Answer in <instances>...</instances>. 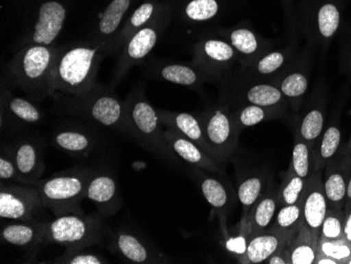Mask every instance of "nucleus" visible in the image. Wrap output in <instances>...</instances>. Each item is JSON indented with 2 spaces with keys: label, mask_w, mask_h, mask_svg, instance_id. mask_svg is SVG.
<instances>
[{
  "label": "nucleus",
  "mask_w": 351,
  "mask_h": 264,
  "mask_svg": "<svg viewBox=\"0 0 351 264\" xmlns=\"http://www.w3.org/2000/svg\"><path fill=\"white\" fill-rule=\"evenodd\" d=\"M110 52V41L95 39L58 49L52 71L54 95L80 96L93 90L101 60Z\"/></svg>",
  "instance_id": "f257e3e1"
},
{
  "label": "nucleus",
  "mask_w": 351,
  "mask_h": 264,
  "mask_svg": "<svg viewBox=\"0 0 351 264\" xmlns=\"http://www.w3.org/2000/svg\"><path fill=\"white\" fill-rule=\"evenodd\" d=\"M57 53L54 45H23L7 64L8 82L23 90L33 101L53 97L52 71Z\"/></svg>",
  "instance_id": "f03ea898"
},
{
  "label": "nucleus",
  "mask_w": 351,
  "mask_h": 264,
  "mask_svg": "<svg viewBox=\"0 0 351 264\" xmlns=\"http://www.w3.org/2000/svg\"><path fill=\"white\" fill-rule=\"evenodd\" d=\"M126 115V133L143 149L167 163L177 165L178 156L173 153L161 128L158 110L145 98L140 86L134 88L124 100Z\"/></svg>",
  "instance_id": "7ed1b4c3"
},
{
  "label": "nucleus",
  "mask_w": 351,
  "mask_h": 264,
  "mask_svg": "<svg viewBox=\"0 0 351 264\" xmlns=\"http://www.w3.org/2000/svg\"><path fill=\"white\" fill-rule=\"evenodd\" d=\"M56 111L101 124L116 131L125 132V104L110 86L97 84L80 96L55 94Z\"/></svg>",
  "instance_id": "20e7f679"
},
{
  "label": "nucleus",
  "mask_w": 351,
  "mask_h": 264,
  "mask_svg": "<svg viewBox=\"0 0 351 264\" xmlns=\"http://www.w3.org/2000/svg\"><path fill=\"white\" fill-rule=\"evenodd\" d=\"M94 169L77 165L40 180L36 188L45 208L55 216L82 211L80 204L86 198V188Z\"/></svg>",
  "instance_id": "39448f33"
},
{
  "label": "nucleus",
  "mask_w": 351,
  "mask_h": 264,
  "mask_svg": "<svg viewBox=\"0 0 351 264\" xmlns=\"http://www.w3.org/2000/svg\"><path fill=\"white\" fill-rule=\"evenodd\" d=\"M104 232V222L97 215H86L84 211L66 213L45 221V242L66 248H86L101 242Z\"/></svg>",
  "instance_id": "423d86ee"
},
{
  "label": "nucleus",
  "mask_w": 351,
  "mask_h": 264,
  "mask_svg": "<svg viewBox=\"0 0 351 264\" xmlns=\"http://www.w3.org/2000/svg\"><path fill=\"white\" fill-rule=\"evenodd\" d=\"M205 139L215 158L224 165L234 155L240 132L237 129L232 112L226 106H215L200 117Z\"/></svg>",
  "instance_id": "0eeeda50"
},
{
  "label": "nucleus",
  "mask_w": 351,
  "mask_h": 264,
  "mask_svg": "<svg viewBox=\"0 0 351 264\" xmlns=\"http://www.w3.org/2000/svg\"><path fill=\"white\" fill-rule=\"evenodd\" d=\"M47 208L35 185L5 182L0 184V217L10 221L41 220Z\"/></svg>",
  "instance_id": "6e6552de"
},
{
  "label": "nucleus",
  "mask_w": 351,
  "mask_h": 264,
  "mask_svg": "<svg viewBox=\"0 0 351 264\" xmlns=\"http://www.w3.org/2000/svg\"><path fill=\"white\" fill-rule=\"evenodd\" d=\"M165 23L160 15L156 16L147 25L134 33L122 47L121 53L116 64L112 86H116L129 72L130 69L145 60L157 45L162 34Z\"/></svg>",
  "instance_id": "1a4fd4ad"
},
{
  "label": "nucleus",
  "mask_w": 351,
  "mask_h": 264,
  "mask_svg": "<svg viewBox=\"0 0 351 264\" xmlns=\"http://www.w3.org/2000/svg\"><path fill=\"white\" fill-rule=\"evenodd\" d=\"M191 178L196 181L203 197L220 218L222 230H226L228 214L234 206V194L232 189L226 182L224 175L215 174L206 169L191 167Z\"/></svg>",
  "instance_id": "9d476101"
},
{
  "label": "nucleus",
  "mask_w": 351,
  "mask_h": 264,
  "mask_svg": "<svg viewBox=\"0 0 351 264\" xmlns=\"http://www.w3.org/2000/svg\"><path fill=\"white\" fill-rule=\"evenodd\" d=\"M7 145L23 183L36 187L45 171L41 141L38 138L25 136Z\"/></svg>",
  "instance_id": "9b49d317"
},
{
  "label": "nucleus",
  "mask_w": 351,
  "mask_h": 264,
  "mask_svg": "<svg viewBox=\"0 0 351 264\" xmlns=\"http://www.w3.org/2000/svg\"><path fill=\"white\" fill-rule=\"evenodd\" d=\"M68 10L61 0H43L37 10L36 21L25 45H53L62 31Z\"/></svg>",
  "instance_id": "f8f14e48"
},
{
  "label": "nucleus",
  "mask_w": 351,
  "mask_h": 264,
  "mask_svg": "<svg viewBox=\"0 0 351 264\" xmlns=\"http://www.w3.org/2000/svg\"><path fill=\"white\" fill-rule=\"evenodd\" d=\"M35 101L13 93L3 86L1 90V129L21 131L25 128L40 123L43 119V111L34 104Z\"/></svg>",
  "instance_id": "ddd939ff"
},
{
  "label": "nucleus",
  "mask_w": 351,
  "mask_h": 264,
  "mask_svg": "<svg viewBox=\"0 0 351 264\" xmlns=\"http://www.w3.org/2000/svg\"><path fill=\"white\" fill-rule=\"evenodd\" d=\"M86 198L97 208L99 215L110 217L122 206L121 194L117 179L110 169H95L86 188Z\"/></svg>",
  "instance_id": "4468645a"
},
{
  "label": "nucleus",
  "mask_w": 351,
  "mask_h": 264,
  "mask_svg": "<svg viewBox=\"0 0 351 264\" xmlns=\"http://www.w3.org/2000/svg\"><path fill=\"white\" fill-rule=\"evenodd\" d=\"M112 250L122 259L132 263H165L167 258L136 232L125 228L118 230L112 237Z\"/></svg>",
  "instance_id": "2eb2a0df"
},
{
  "label": "nucleus",
  "mask_w": 351,
  "mask_h": 264,
  "mask_svg": "<svg viewBox=\"0 0 351 264\" xmlns=\"http://www.w3.org/2000/svg\"><path fill=\"white\" fill-rule=\"evenodd\" d=\"M328 208L322 171H317L307 180L304 195L302 198L303 222L317 237L320 234L321 226Z\"/></svg>",
  "instance_id": "dca6fc26"
},
{
  "label": "nucleus",
  "mask_w": 351,
  "mask_h": 264,
  "mask_svg": "<svg viewBox=\"0 0 351 264\" xmlns=\"http://www.w3.org/2000/svg\"><path fill=\"white\" fill-rule=\"evenodd\" d=\"M236 56L232 45L222 39H205L195 49V62L206 74L220 75L226 72Z\"/></svg>",
  "instance_id": "f3484780"
},
{
  "label": "nucleus",
  "mask_w": 351,
  "mask_h": 264,
  "mask_svg": "<svg viewBox=\"0 0 351 264\" xmlns=\"http://www.w3.org/2000/svg\"><path fill=\"white\" fill-rule=\"evenodd\" d=\"M165 134L169 147L179 158L182 159L191 167L206 169L215 174L226 175L223 165L212 155L205 152L202 147L189 141L175 130L169 129L165 131Z\"/></svg>",
  "instance_id": "a211bd4d"
},
{
  "label": "nucleus",
  "mask_w": 351,
  "mask_h": 264,
  "mask_svg": "<svg viewBox=\"0 0 351 264\" xmlns=\"http://www.w3.org/2000/svg\"><path fill=\"white\" fill-rule=\"evenodd\" d=\"M52 143L55 147L71 156L86 157L97 147L98 138L88 128L64 125L55 130Z\"/></svg>",
  "instance_id": "6ab92c4d"
},
{
  "label": "nucleus",
  "mask_w": 351,
  "mask_h": 264,
  "mask_svg": "<svg viewBox=\"0 0 351 264\" xmlns=\"http://www.w3.org/2000/svg\"><path fill=\"white\" fill-rule=\"evenodd\" d=\"M280 206L281 204L278 197V191L269 187L260 197L259 200L252 206L245 218L241 219L240 230H245L252 237L259 232L269 230Z\"/></svg>",
  "instance_id": "aec40b11"
},
{
  "label": "nucleus",
  "mask_w": 351,
  "mask_h": 264,
  "mask_svg": "<svg viewBox=\"0 0 351 264\" xmlns=\"http://www.w3.org/2000/svg\"><path fill=\"white\" fill-rule=\"evenodd\" d=\"M293 238L274 230L259 232L250 238L246 253L239 258L238 262L242 264L265 263L270 256L287 248Z\"/></svg>",
  "instance_id": "412c9836"
},
{
  "label": "nucleus",
  "mask_w": 351,
  "mask_h": 264,
  "mask_svg": "<svg viewBox=\"0 0 351 264\" xmlns=\"http://www.w3.org/2000/svg\"><path fill=\"white\" fill-rule=\"evenodd\" d=\"M324 169L323 183L329 208H344L347 184L351 176V158L332 159Z\"/></svg>",
  "instance_id": "4be33fe9"
},
{
  "label": "nucleus",
  "mask_w": 351,
  "mask_h": 264,
  "mask_svg": "<svg viewBox=\"0 0 351 264\" xmlns=\"http://www.w3.org/2000/svg\"><path fill=\"white\" fill-rule=\"evenodd\" d=\"M47 220L11 221L3 226L1 240L19 248H32L45 244Z\"/></svg>",
  "instance_id": "5701e85b"
},
{
  "label": "nucleus",
  "mask_w": 351,
  "mask_h": 264,
  "mask_svg": "<svg viewBox=\"0 0 351 264\" xmlns=\"http://www.w3.org/2000/svg\"><path fill=\"white\" fill-rule=\"evenodd\" d=\"M158 114H159L161 122L165 124L169 129L178 132L179 134L196 143L214 157L212 149L205 139L200 118L189 113H176V112L163 111V110H158Z\"/></svg>",
  "instance_id": "b1692460"
},
{
  "label": "nucleus",
  "mask_w": 351,
  "mask_h": 264,
  "mask_svg": "<svg viewBox=\"0 0 351 264\" xmlns=\"http://www.w3.org/2000/svg\"><path fill=\"white\" fill-rule=\"evenodd\" d=\"M135 0H112L104 10L97 25L95 40L110 41L118 33L126 13Z\"/></svg>",
  "instance_id": "393cba45"
},
{
  "label": "nucleus",
  "mask_w": 351,
  "mask_h": 264,
  "mask_svg": "<svg viewBox=\"0 0 351 264\" xmlns=\"http://www.w3.org/2000/svg\"><path fill=\"white\" fill-rule=\"evenodd\" d=\"M317 240L319 237L313 235L302 221L297 234L287 246L291 264H315L319 254Z\"/></svg>",
  "instance_id": "a878e982"
},
{
  "label": "nucleus",
  "mask_w": 351,
  "mask_h": 264,
  "mask_svg": "<svg viewBox=\"0 0 351 264\" xmlns=\"http://www.w3.org/2000/svg\"><path fill=\"white\" fill-rule=\"evenodd\" d=\"M157 14V5L154 1H145L141 3L135 11L132 13L131 16L123 23L121 29L118 31L112 40H110V52L114 50L122 48L126 40L137 32L138 29L145 27L149 23Z\"/></svg>",
  "instance_id": "bb28decb"
},
{
  "label": "nucleus",
  "mask_w": 351,
  "mask_h": 264,
  "mask_svg": "<svg viewBox=\"0 0 351 264\" xmlns=\"http://www.w3.org/2000/svg\"><path fill=\"white\" fill-rule=\"evenodd\" d=\"M268 189L267 178L259 173H248L239 177L237 198L243 208L242 219Z\"/></svg>",
  "instance_id": "cd10ccee"
},
{
  "label": "nucleus",
  "mask_w": 351,
  "mask_h": 264,
  "mask_svg": "<svg viewBox=\"0 0 351 264\" xmlns=\"http://www.w3.org/2000/svg\"><path fill=\"white\" fill-rule=\"evenodd\" d=\"M156 76L159 80L179 84V86H195L204 80V71L194 66L184 64H165L155 69Z\"/></svg>",
  "instance_id": "c85d7f7f"
},
{
  "label": "nucleus",
  "mask_w": 351,
  "mask_h": 264,
  "mask_svg": "<svg viewBox=\"0 0 351 264\" xmlns=\"http://www.w3.org/2000/svg\"><path fill=\"white\" fill-rule=\"evenodd\" d=\"M317 149L315 151V172L323 171L329 161L332 160L338 154L342 143V132L338 122L331 121L319 139Z\"/></svg>",
  "instance_id": "c756f323"
},
{
  "label": "nucleus",
  "mask_w": 351,
  "mask_h": 264,
  "mask_svg": "<svg viewBox=\"0 0 351 264\" xmlns=\"http://www.w3.org/2000/svg\"><path fill=\"white\" fill-rule=\"evenodd\" d=\"M324 108L320 106H313L302 118L295 136L315 147V143L320 139L324 131Z\"/></svg>",
  "instance_id": "7c9ffc66"
},
{
  "label": "nucleus",
  "mask_w": 351,
  "mask_h": 264,
  "mask_svg": "<svg viewBox=\"0 0 351 264\" xmlns=\"http://www.w3.org/2000/svg\"><path fill=\"white\" fill-rule=\"evenodd\" d=\"M289 169L305 180H308L309 177L315 172V149L297 136L295 137Z\"/></svg>",
  "instance_id": "2f4dec72"
},
{
  "label": "nucleus",
  "mask_w": 351,
  "mask_h": 264,
  "mask_svg": "<svg viewBox=\"0 0 351 264\" xmlns=\"http://www.w3.org/2000/svg\"><path fill=\"white\" fill-rule=\"evenodd\" d=\"M302 221H303L302 201L295 204H284L278 210L270 230H277L285 235L295 237Z\"/></svg>",
  "instance_id": "473e14b6"
},
{
  "label": "nucleus",
  "mask_w": 351,
  "mask_h": 264,
  "mask_svg": "<svg viewBox=\"0 0 351 264\" xmlns=\"http://www.w3.org/2000/svg\"><path fill=\"white\" fill-rule=\"evenodd\" d=\"M341 25V12L336 3H325L317 10V37L323 43L330 40Z\"/></svg>",
  "instance_id": "72a5a7b5"
},
{
  "label": "nucleus",
  "mask_w": 351,
  "mask_h": 264,
  "mask_svg": "<svg viewBox=\"0 0 351 264\" xmlns=\"http://www.w3.org/2000/svg\"><path fill=\"white\" fill-rule=\"evenodd\" d=\"M244 97L250 104L274 108L283 102L284 95L277 86L268 84H258L250 86L244 93Z\"/></svg>",
  "instance_id": "f704fd0d"
},
{
  "label": "nucleus",
  "mask_w": 351,
  "mask_h": 264,
  "mask_svg": "<svg viewBox=\"0 0 351 264\" xmlns=\"http://www.w3.org/2000/svg\"><path fill=\"white\" fill-rule=\"evenodd\" d=\"M307 180L298 176L297 174L289 169L285 177L282 180L281 187L278 190L280 204H295L301 202L305 188H306Z\"/></svg>",
  "instance_id": "c9c22d12"
},
{
  "label": "nucleus",
  "mask_w": 351,
  "mask_h": 264,
  "mask_svg": "<svg viewBox=\"0 0 351 264\" xmlns=\"http://www.w3.org/2000/svg\"><path fill=\"white\" fill-rule=\"evenodd\" d=\"M271 108H263L256 104H248L232 114L234 123L239 132L243 131L247 128L254 127L271 116Z\"/></svg>",
  "instance_id": "e433bc0d"
},
{
  "label": "nucleus",
  "mask_w": 351,
  "mask_h": 264,
  "mask_svg": "<svg viewBox=\"0 0 351 264\" xmlns=\"http://www.w3.org/2000/svg\"><path fill=\"white\" fill-rule=\"evenodd\" d=\"M228 37V43L232 45V48L242 56L252 57L259 51V39L250 29L245 27L234 29L230 31Z\"/></svg>",
  "instance_id": "4c0bfd02"
},
{
  "label": "nucleus",
  "mask_w": 351,
  "mask_h": 264,
  "mask_svg": "<svg viewBox=\"0 0 351 264\" xmlns=\"http://www.w3.org/2000/svg\"><path fill=\"white\" fill-rule=\"evenodd\" d=\"M346 214L344 208H328L323 220L319 238L327 240L342 239L344 236Z\"/></svg>",
  "instance_id": "58836bf2"
},
{
  "label": "nucleus",
  "mask_w": 351,
  "mask_h": 264,
  "mask_svg": "<svg viewBox=\"0 0 351 264\" xmlns=\"http://www.w3.org/2000/svg\"><path fill=\"white\" fill-rule=\"evenodd\" d=\"M284 97L291 100L300 99L306 94L308 77L303 72H293L286 75L279 86Z\"/></svg>",
  "instance_id": "ea45409f"
},
{
  "label": "nucleus",
  "mask_w": 351,
  "mask_h": 264,
  "mask_svg": "<svg viewBox=\"0 0 351 264\" xmlns=\"http://www.w3.org/2000/svg\"><path fill=\"white\" fill-rule=\"evenodd\" d=\"M319 254L337 260L339 264H346L351 257V243L344 238L338 240H327L319 238L317 240Z\"/></svg>",
  "instance_id": "a19ab883"
},
{
  "label": "nucleus",
  "mask_w": 351,
  "mask_h": 264,
  "mask_svg": "<svg viewBox=\"0 0 351 264\" xmlns=\"http://www.w3.org/2000/svg\"><path fill=\"white\" fill-rule=\"evenodd\" d=\"M219 12L217 0H191L185 7L184 13L191 21H206L214 19Z\"/></svg>",
  "instance_id": "79ce46f5"
},
{
  "label": "nucleus",
  "mask_w": 351,
  "mask_h": 264,
  "mask_svg": "<svg viewBox=\"0 0 351 264\" xmlns=\"http://www.w3.org/2000/svg\"><path fill=\"white\" fill-rule=\"evenodd\" d=\"M86 248H66V251L55 260L62 264H104L106 260L98 254L84 251Z\"/></svg>",
  "instance_id": "37998d69"
},
{
  "label": "nucleus",
  "mask_w": 351,
  "mask_h": 264,
  "mask_svg": "<svg viewBox=\"0 0 351 264\" xmlns=\"http://www.w3.org/2000/svg\"><path fill=\"white\" fill-rule=\"evenodd\" d=\"M0 179L5 182L25 184L7 145H3L0 151Z\"/></svg>",
  "instance_id": "c03bdc74"
},
{
  "label": "nucleus",
  "mask_w": 351,
  "mask_h": 264,
  "mask_svg": "<svg viewBox=\"0 0 351 264\" xmlns=\"http://www.w3.org/2000/svg\"><path fill=\"white\" fill-rule=\"evenodd\" d=\"M285 53L281 51L270 52L257 61V64L254 66V71L262 76H268L279 71L285 64Z\"/></svg>",
  "instance_id": "a18cd8bd"
},
{
  "label": "nucleus",
  "mask_w": 351,
  "mask_h": 264,
  "mask_svg": "<svg viewBox=\"0 0 351 264\" xmlns=\"http://www.w3.org/2000/svg\"><path fill=\"white\" fill-rule=\"evenodd\" d=\"M250 238H252V236L247 232L243 230H239L237 235L226 238V241L223 244H224V248H226V251L234 255L237 260H238L239 258L242 257L246 253Z\"/></svg>",
  "instance_id": "49530a36"
},
{
  "label": "nucleus",
  "mask_w": 351,
  "mask_h": 264,
  "mask_svg": "<svg viewBox=\"0 0 351 264\" xmlns=\"http://www.w3.org/2000/svg\"><path fill=\"white\" fill-rule=\"evenodd\" d=\"M289 246V245H287ZM265 263L267 264H291V258H289V250L284 248L282 251L270 256Z\"/></svg>",
  "instance_id": "de8ad7c7"
},
{
  "label": "nucleus",
  "mask_w": 351,
  "mask_h": 264,
  "mask_svg": "<svg viewBox=\"0 0 351 264\" xmlns=\"http://www.w3.org/2000/svg\"><path fill=\"white\" fill-rule=\"evenodd\" d=\"M345 240L351 243V210L346 213V220H345L344 236Z\"/></svg>",
  "instance_id": "09e8293b"
},
{
  "label": "nucleus",
  "mask_w": 351,
  "mask_h": 264,
  "mask_svg": "<svg viewBox=\"0 0 351 264\" xmlns=\"http://www.w3.org/2000/svg\"><path fill=\"white\" fill-rule=\"evenodd\" d=\"M351 210V176L347 184L346 197H345L344 211L345 214Z\"/></svg>",
  "instance_id": "8fccbe9b"
},
{
  "label": "nucleus",
  "mask_w": 351,
  "mask_h": 264,
  "mask_svg": "<svg viewBox=\"0 0 351 264\" xmlns=\"http://www.w3.org/2000/svg\"><path fill=\"white\" fill-rule=\"evenodd\" d=\"M315 264H339V262L337 260L332 259V258L317 254Z\"/></svg>",
  "instance_id": "3c124183"
},
{
  "label": "nucleus",
  "mask_w": 351,
  "mask_h": 264,
  "mask_svg": "<svg viewBox=\"0 0 351 264\" xmlns=\"http://www.w3.org/2000/svg\"><path fill=\"white\" fill-rule=\"evenodd\" d=\"M348 70H349V72L351 73V49H350V52H349V56H348Z\"/></svg>",
  "instance_id": "603ef678"
},
{
  "label": "nucleus",
  "mask_w": 351,
  "mask_h": 264,
  "mask_svg": "<svg viewBox=\"0 0 351 264\" xmlns=\"http://www.w3.org/2000/svg\"><path fill=\"white\" fill-rule=\"evenodd\" d=\"M346 264H351V257L346 261Z\"/></svg>",
  "instance_id": "864d4df0"
},
{
  "label": "nucleus",
  "mask_w": 351,
  "mask_h": 264,
  "mask_svg": "<svg viewBox=\"0 0 351 264\" xmlns=\"http://www.w3.org/2000/svg\"><path fill=\"white\" fill-rule=\"evenodd\" d=\"M350 143H351V141H350Z\"/></svg>",
  "instance_id": "5fc2aeb1"
}]
</instances>
